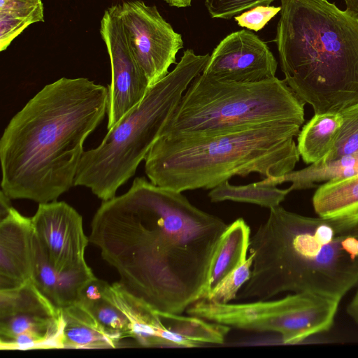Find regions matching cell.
Segmentation results:
<instances>
[{
	"label": "cell",
	"mask_w": 358,
	"mask_h": 358,
	"mask_svg": "<svg viewBox=\"0 0 358 358\" xmlns=\"http://www.w3.org/2000/svg\"><path fill=\"white\" fill-rule=\"evenodd\" d=\"M227 226L182 192L137 177L124 194L102 202L89 240L128 293L157 312L182 314L202 299Z\"/></svg>",
	"instance_id": "cell-1"
},
{
	"label": "cell",
	"mask_w": 358,
	"mask_h": 358,
	"mask_svg": "<svg viewBox=\"0 0 358 358\" xmlns=\"http://www.w3.org/2000/svg\"><path fill=\"white\" fill-rule=\"evenodd\" d=\"M109 89L86 78L44 86L10 120L0 140L1 190L48 203L75 186L87 137L108 111Z\"/></svg>",
	"instance_id": "cell-2"
},
{
	"label": "cell",
	"mask_w": 358,
	"mask_h": 358,
	"mask_svg": "<svg viewBox=\"0 0 358 358\" xmlns=\"http://www.w3.org/2000/svg\"><path fill=\"white\" fill-rule=\"evenodd\" d=\"M251 275L236 299L268 300L285 292L341 301L358 284V222L307 217L280 206L250 237Z\"/></svg>",
	"instance_id": "cell-3"
},
{
	"label": "cell",
	"mask_w": 358,
	"mask_h": 358,
	"mask_svg": "<svg viewBox=\"0 0 358 358\" xmlns=\"http://www.w3.org/2000/svg\"><path fill=\"white\" fill-rule=\"evenodd\" d=\"M275 42L284 80L315 114L358 103V17L327 0H280Z\"/></svg>",
	"instance_id": "cell-4"
},
{
	"label": "cell",
	"mask_w": 358,
	"mask_h": 358,
	"mask_svg": "<svg viewBox=\"0 0 358 358\" xmlns=\"http://www.w3.org/2000/svg\"><path fill=\"white\" fill-rule=\"evenodd\" d=\"M301 124L280 123L213 135L161 136L145 159V172L155 185L182 192L213 189L234 176L252 173L263 179L294 170L300 155L294 138Z\"/></svg>",
	"instance_id": "cell-5"
},
{
	"label": "cell",
	"mask_w": 358,
	"mask_h": 358,
	"mask_svg": "<svg viewBox=\"0 0 358 358\" xmlns=\"http://www.w3.org/2000/svg\"><path fill=\"white\" fill-rule=\"evenodd\" d=\"M209 57V54L185 50L176 67L108 129L101 144L84 151L74 185L89 188L102 201L114 198L145 160L188 85L202 73Z\"/></svg>",
	"instance_id": "cell-6"
},
{
	"label": "cell",
	"mask_w": 358,
	"mask_h": 358,
	"mask_svg": "<svg viewBox=\"0 0 358 358\" xmlns=\"http://www.w3.org/2000/svg\"><path fill=\"white\" fill-rule=\"evenodd\" d=\"M304 104L285 81L277 77L255 83H234L201 73L188 85L160 136L213 135L280 123L302 125Z\"/></svg>",
	"instance_id": "cell-7"
},
{
	"label": "cell",
	"mask_w": 358,
	"mask_h": 358,
	"mask_svg": "<svg viewBox=\"0 0 358 358\" xmlns=\"http://www.w3.org/2000/svg\"><path fill=\"white\" fill-rule=\"evenodd\" d=\"M341 301L310 292H296L273 301L222 303L201 299L187 309L189 315L236 329L275 332L285 344L297 343L327 331Z\"/></svg>",
	"instance_id": "cell-8"
},
{
	"label": "cell",
	"mask_w": 358,
	"mask_h": 358,
	"mask_svg": "<svg viewBox=\"0 0 358 358\" xmlns=\"http://www.w3.org/2000/svg\"><path fill=\"white\" fill-rule=\"evenodd\" d=\"M62 325L61 309L31 280L0 289L1 350L60 348Z\"/></svg>",
	"instance_id": "cell-9"
},
{
	"label": "cell",
	"mask_w": 358,
	"mask_h": 358,
	"mask_svg": "<svg viewBox=\"0 0 358 358\" xmlns=\"http://www.w3.org/2000/svg\"><path fill=\"white\" fill-rule=\"evenodd\" d=\"M118 15L133 55L150 87L163 79L183 48L182 36L160 15L155 6L131 0L117 3Z\"/></svg>",
	"instance_id": "cell-10"
},
{
	"label": "cell",
	"mask_w": 358,
	"mask_h": 358,
	"mask_svg": "<svg viewBox=\"0 0 358 358\" xmlns=\"http://www.w3.org/2000/svg\"><path fill=\"white\" fill-rule=\"evenodd\" d=\"M100 33L111 69L107 111L110 129L143 99L150 87L130 49L116 4L105 10Z\"/></svg>",
	"instance_id": "cell-11"
},
{
	"label": "cell",
	"mask_w": 358,
	"mask_h": 358,
	"mask_svg": "<svg viewBox=\"0 0 358 358\" xmlns=\"http://www.w3.org/2000/svg\"><path fill=\"white\" fill-rule=\"evenodd\" d=\"M31 218L35 237L54 267L71 270L87 265L85 252L90 240L76 209L64 201L39 203Z\"/></svg>",
	"instance_id": "cell-12"
},
{
	"label": "cell",
	"mask_w": 358,
	"mask_h": 358,
	"mask_svg": "<svg viewBox=\"0 0 358 358\" xmlns=\"http://www.w3.org/2000/svg\"><path fill=\"white\" fill-rule=\"evenodd\" d=\"M277 66L266 43L252 31L242 29L219 43L202 73L221 81L255 83L275 77Z\"/></svg>",
	"instance_id": "cell-13"
},
{
	"label": "cell",
	"mask_w": 358,
	"mask_h": 358,
	"mask_svg": "<svg viewBox=\"0 0 358 358\" xmlns=\"http://www.w3.org/2000/svg\"><path fill=\"white\" fill-rule=\"evenodd\" d=\"M34 238L31 218L13 207L0 220V289L15 288L31 280Z\"/></svg>",
	"instance_id": "cell-14"
},
{
	"label": "cell",
	"mask_w": 358,
	"mask_h": 358,
	"mask_svg": "<svg viewBox=\"0 0 358 358\" xmlns=\"http://www.w3.org/2000/svg\"><path fill=\"white\" fill-rule=\"evenodd\" d=\"M34 248L31 280L36 288L59 309L76 303L83 287L95 277L90 267L59 270L49 262L35 235Z\"/></svg>",
	"instance_id": "cell-15"
},
{
	"label": "cell",
	"mask_w": 358,
	"mask_h": 358,
	"mask_svg": "<svg viewBox=\"0 0 358 358\" xmlns=\"http://www.w3.org/2000/svg\"><path fill=\"white\" fill-rule=\"evenodd\" d=\"M77 303L118 346L122 340L131 338V322L117 300L113 284L94 277L80 291Z\"/></svg>",
	"instance_id": "cell-16"
},
{
	"label": "cell",
	"mask_w": 358,
	"mask_h": 358,
	"mask_svg": "<svg viewBox=\"0 0 358 358\" xmlns=\"http://www.w3.org/2000/svg\"><path fill=\"white\" fill-rule=\"evenodd\" d=\"M250 229L243 218L228 224L214 253L201 299L209 294L245 260Z\"/></svg>",
	"instance_id": "cell-17"
},
{
	"label": "cell",
	"mask_w": 358,
	"mask_h": 358,
	"mask_svg": "<svg viewBox=\"0 0 358 358\" xmlns=\"http://www.w3.org/2000/svg\"><path fill=\"white\" fill-rule=\"evenodd\" d=\"M60 348H115L117 344L78 303L62 308Z\"/></svg>",
	"instance_id": "cell-18"
},
{
	"label": "cell",
	"mask_w": 358,
	"mask_h": 358,
	"mask_svg": "<svg viewBox=\"0 0 358 358\" xmlns=\"http://www.w3.org/2000/svg\"><path fill=\"white\" fill-rule=\"evenodd\" d=\"M313 206L320 217L358 222V173L320 185L313 196Z\"/></svg>",
	"instance_id": "cell-19"
},
{
	"label": "cell",
	"mask_w": 358,
	"mask_h": 358,
	"mask_svg": "<svg viewBox=\"0 0 358 358\" xmlns=\"http://www.w3.org/2000/svg\"><path fill=\"white\" fill-rule=\"evenodd\" d=\"M341 123L340 113H325L315 114L303 127L297 136V148L305 163L317 162L329 154Z\"/></svg>",
	"instance_id": "cell-20"
},
{
	"label": "cell",
	"mask_w": 358,
	"mask_h": 358,
	"mask_svg": "<svg viewBox=\"0 0 358 358\" xmlns=\"http://www.w3.org/2000/svg\"><path fill=\"white\" fill-rule=\"evenodd\" d=\"M358 173V153L331 161H320L298 171H292L278 178H266L263 183L275 185L292 182L291 190L306 189L314 183L346 178Z\"/></svg>",
	"instance_id": "cell-21"
},
{
	"label": "cell",
	"mask_w": 358,
	"mask_h": 358,
	"mask_svg": "<svg viewBox=\"0 0 358 358\" xmlns=\"http://www.w3.org/2000/svg\"><path fill=\"white\" fill-rule=\"evenodd\" d=\"M44 22L43 0H0V50L29 25Z\"/></svg>",
	"instance_id": "cell-22"
},
{
	"label": "cell",
	"mask_w": 358,
	"mask_h": 358,
	"mask_svg": "<svg viewBox=\"0 0 358 358\" xmlns=\"http://www.w3.org/2000/svg\"><path fill=\"white\" fill-rule=\"evenodd\" d=\"M291 189H282L261 181L245 185H233L226 180L211 189L208 196L212 202L232 201L257 204L269 209L280 206Z\"/></svg>",
	"instance_id": "cell-23"
},
{
	"label": "cell",
	"mask_w": 358,
	"mask_h": 358,
	"mask_svg": "<svg viewBox=\"0 0 358 358\" xmlns=\"http://www.w3.org/2000/svg\"><path fill=\"white\" fill-rule=\"evenodd\" d=\"M157 313L167 329L194 343L198 347L207 343L223 344L231 329L229 326L208 322L194 315L183 316L181 314L161 312Z\"/></svg>",
	"instance_id": "cell-24"
},
{
	"label": "cell",
	"mask_w": 358,
	"mask_h": 358,
	"mask_svg": "<svg viewBox=\"0 0 358 358\" xmlns=\"http://www.w3.org/2000/svg\"><path fill=\"white\" fill-rule=\"evenodd\" d=\"M340 114L342 123L334 148L321 161H331L358 153V103L343 109Z\"/></svg>",
	"instance_id": "cell-25"
},
{
	"label": "cell",
	"mask_w": 358,
	"mask_h": 358,
	"mask_svg": "<svg viewBox=\"0 0 358 358\" xmlns=\"http://www.w3.org/2000/svg\"><path fill=\"white\" fill-rule=\"evenodd\" d=\"M253 257L254 255L250 253L248 258L221 282L206 299L222 303L236 299L239 290L250 278Z\"/></svg>",
	"instance_id": "cell-26"
},
{
	"label": "cell",
	"mask_w": 358,
	"mask_h": 358,
	"mask_svg": "<svg viewBox=\"0 0 358 358\" xmlns=\"http://www.w3.org/2000/svg\"><path fill=\"white\" fill-rule=\"evenodd\" d=\"M275 0H205L213 18L229 20L257 6H269Z\"/></svg>",
	"instance_id": "cell-27"
},
{
	"label": "cell",
	"mask_w": 358,
	"mask_h": 358,
	"mask_svg": "<svg viewBox=\"0 0 358 358\" xmlns=\"http://www.w3.org/2000/svg\"><path fill=\"white\" fill-rule=\"evenodd\" d=\"M281 6H257L234 17L237 24L248 30L258 31L280 12Z\"/></svg>",
	"instance_id": "cell-28"
},
{
	"label": "cell",
	"mask_w": 358,
	"mask_h": 358,
	"mask_svg": "<svg viewBox=\"0 0 358 358\" xmlns=\"http://www.w3.org/2000/svg\"><path fill=\"white\" fill-rule=\"evenodd\" d=\"M357 286V290L354 294L353 298L348 305L346 311L348 315L358 325V284Z\"/></svg>",
	"instance_id": "cell-29"
},
{
	"label": "cell",
	"mask_w": 358,
	"mask_h": 358,
	"mask_svg": "<svg viewBox=\"0 0 358 358\" xmlns=\"http://www.w3.org/2000/svg\"><path fill=\"white\" fill-rule=\"evenodd\" d=\"M0 195V220H1L8 213L13 206L10 203L11 199L2 190H1Z\"/></svg>",
	"instance_id": "cell-30"
},
{
	"label": "cell",
	"mask_w": 358,
	"mask_h": 358,
	"mask_svg": "<svg viewBox=\"0 0 358 358\" xmlns=\"http://www.w3.org/2000/svg\"><path fill=\"white\" fill-rule=\"evenodd\" d=\"M171 6L185 8L191 6L192 0H164Z\"/></svg>",
	"instance_id": "cell-31"
},
{
	"label": "cell",
	"mask_w": 358,
	"mask_h": 358,
	"mask_svg": "<svg viewBox=\"0 0 358 358\" xmlns=\"http://www.w3.org/2000/svg\"><path fill=\"white\" fill-rule=\"evenodd\" d=\"M346 9L358 17V0H343Z\"/></svg>",
	"instance_id": "cell-32"
}]
</instances>
